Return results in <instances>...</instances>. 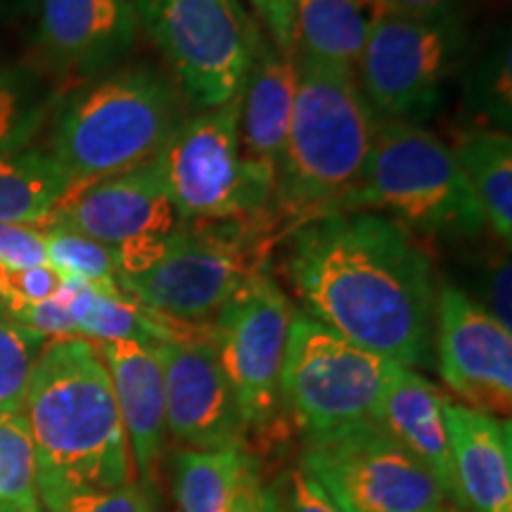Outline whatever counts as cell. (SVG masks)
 <instances>
[{"mask_svg": "<svg viewBox=\"0 0 512 512\" xmlns=\"http://www.w3.org/2000/svg\"><path fill=\"white\" fill-rule=\"evenodd\" d=\"M285 273L304 313L358 347L430 363L434 271L408 228L373 211H337L294 228Z\"/></svg>", "mask_w": 512, "mask_h": 512, "instance_id": "obj_1", "label": "cell"}, {"mask_svg": "<svg viewBox=\"0 0 512 512\" xmlns=\"http://www.w3.org/2000/svg\"><path fill=\"white\" fill-rule=\"evenodd\" d=\"M36 456L41 505L133 482V458L98 344L50 339L31 370L22 408Z\"/></svg>", "mask_w": 512, "mask_h": 512, "instance_id": "obj_2", "label": "cell"}, {"mask_svg": "<svg viewBox=\"0 0 512 512\" xmlns=\"http://www.w3.org/2000/svg\"><path fill=\"white\" fill-rule=\"evenodd\" d=\"M375 126L356 72L297 55V93L273 190L285 221L302 226L335 214L366 171Z\"/></svg>", "mask_w": 512, "mask_h": 512, "instance_id": "obj_3", "label": "cell"}, {"mask_svg": "<svg viewBox=\"0 0 512 512\" xmlns=\"http://www.w3.org/2000/svg\"><path fill=\"white\" fill-rule=\"evenodd\" d=\"M181 121L178 95L162 74L119 69L64 102L48 155L79 188L152 162Z\"/></svg>", "mask_w": 512, "mask_h": 512, "instance_id": "obj_4", "label": "cell"}, {"mask_svg": "<svg viewBox=\"0 0 512 512\" xmlns=\"http://www.w3.org/2000/svg\"><path fill=\"white\" fill-rule=\"evenodd\" d=\"M337 211H373L432 235H477L486 226L475 192L439 136L377 119L366 171Z\"/></svg>", "mask_w": 512, "mask_h": 512, "instance_id": "obj_5", "label": "cell"}, {"mask_svg": "<svg viewBox=\"0 0 512 512\" xmlns=\"http://www.w3.org/2000/svg\"><path fill=\"white\" fill-rule=\"evenodd\" d=\"M117 285L159 316L211 325L238 287L261 271L259 240L178 226L117 247Z\"/></svg>", "mask_w": 512, "mask_h": 512, "instance_id": "obj_6", "label": "cell"}, {"mask_svg": "<svg viewBox=\"0 0 512 512\" xmlns=\"http://www.w3.org/2000/svg\"><path fill=\"white\" fill-rule=\"evenodd\" d=\"M396 366L309 313L294 311L280 368V403L306 434L373 422Z\"/></svg>", "mask_w": 512, "mask_h": 512, "instance_id": "obj_7", "label": "cell"}, {"mask_svg": "<svg viewBox=\"0 0 512 512\" xmlns=\"http://www.w3.org/2000/svg\"><path fill=\"white\" fill-rule=\"evenodd\" d=\"M133 8L192 102L209 110L238 98L266 43L240 0H133Z\"/></svg>", "mask_w": 512, "mask_h": 512, "instance_id": "obj_8", "label": "cell"}, {"mask_svg": "<svg viewBox=\"0 0 512 512\" xmlns=\"http://www.w3.org/2000/svg\"><path fill=\"white\" fill-rule=\"evenodd\" d=\"M302 467L339 512H441L432 472L375 422L306 434Z\"/></svg>", "mask_w": 512, "mask_h": 512, "instance_id": "obj_9", "label": "cell"}, {"mask_svg": "<svg viewBox=\"0 0 512 512\" xmlns=\"http://www.w3.org/2000/svg\"><path fill=\"white\" fill-rule=\"evenodd\" d=\"M242 93L181 121L152 159L183 221H247L273 197L247 176L240 157Z\"/></svg>", "mask_w": 512, "mask_h": 512, "instance_id": "obj_10", "label": "cell"}, {"mask_svg": "<svg viewBox=\"0 0 512 512\" xmlns=\"http://www.w3.org/2000/svg\"><path fill=\"white\" fill-rule=\"evenodd\" d=\"M463 46L465 29L453 10L430 17L380 12L356 67L368 105L389 121L427 119Z\"/></svg>", "mask_w": 512, "mask_h": 512, "instance_id": "obj_11", "label": "cell"}, {"mask_svg": "<svg viewBox=\"0 0 512 512\" xmlns=\"http://www.w3.org/2000/svg\"><path fill=\"white\" fill-rule=\"evenodd\" d=\"M294 309L264 271L238 287L209 325L211 342L247 427L268 430L278 420L280 368Z\"/></svg>", "mask_w": 512, "mask_h": 512, "instance_id": "obj_12", "label": "cell"}, {"mask_svg": "<svg viewBox=\"0 0 512 512\" xmlns=\"http://www.w3.org/2000/svg\"><path fill=\"white\" fill-rule=\"evenodd\" d=\"M164 373L166 432L192 451L242 446L247 425L209 325L155 344Z\"/></svg>", "mask_w": 512, "mask_h": 512, "instance_id": "obj_13", "label": "cell"}, {"mask_svg": "<svg viewBox=\"0 0 512 512\" xmlns=\"http://www.w3.org/2000/svg\"><path fill=\"white\" fill-rule=\"evenodd\" d=\"M439 373L463 406L510 420L512 335L484 304L444 285L434 304Z\"/></svg>", "mask_w": 512, "mask_h": 512, "instance_id": "obj_14", "label": "cell"}, {"mask_svg": "<svg viewBox=\"0 0 512 512\" xmlns=\"http://www.w3.org/2000/svg\"><path fill=\"white\" fill-rule=\"evenodd\" d=\"M178 211L155 162L69 188L43 228H67L107 247L162 238L178 228Z\"/></svg>", "mask_w": 512, "mask_h": 512, "instance_id": "obj_15", "label": "cell"}, {"mask_svg": "<svg viewBox=\"0 0 512 512\" xmlns=\"http://www.w3.org/2000/svg\"><path fill=\"white\" fill-rule=\"evenodd\" d=\"M133 0H41L38 43L64 74L91 76L117 64L136 41Z\"/></svg>", "mask_w": 512, "mask_h": 512, "instance_id": "obj_16", "label": "cell"}, {"mask_svg": "<svg viewBox=\"0 0 512 512\" xmlns=\"http://www.w3.org/2000/svg\"><path fill=\"white\" fill-rule=\"evenodd\" d=\"M297 93V60L264 43L256 53L240 102V157L247 176L273 197Z\"/></svg>", "mask_w": 512, "mask_h": 512, "instance_id": "obj_17", "label": "cell"}, {"mask_svg": "<svg viewBox=\"0 0 512 512\" xmlns=\"http://www.w3.org/2000/svg\"><path fill=\"white\" fill-rule=\"evenodd\" d=\"M456 501L472 512H512L510 420L448 403Z\"/></svg>", "mask_w": 512, "mask_h": 512, "instance_id": "obj_18", "label": "cell"}, {"mask_svg": "<svg viewBox=\"0 0 512 512\" xmlns=\"http://www.w3.org/2000/svg\"><path fill=\"white\" fill-rule=\"evenodd\" d=\"M117 396L121 422L140 475L152 479L166 441L164 373L155 344L138 339L98 344Z\"/></svg>", "mask_w": 512, "mask_h": 512, "instance_id": "obj_19", "label": "cell"}, {"mask_svg": "<svg viewBox=\"0 0 512 512\" xmlns=\"http://www.w3.org/2000/svg\"><path fill=\"white\" fill-rule=\"evenodd\" d=\"M448 401L444 392L413 368L396 366L384 387L373 422L382 432L413 453L446 496L456 501L451 441H448Z\"/></svg>", "mask_w": 512, "mask_h": 512, "instance_id": "obj_20", "label": "cell"}, {"mask_svg": "<svg viewBox=\"0 0 512 512\" xmlns=\"http://www.w3.org/2000/svg\"><path fill=\"white\" fill-rule=\"evenodd\" d=\"M380 12L377 0H294L297 55L356 72Z\"/></svg>", "mask_w": 512, "mask_h": 512, "instance_id": "obj_21", "label": "cell"}, {"mask_svg": "<svg viewBox=\"0 0 512 512\" xmlns=\"http://www.w3.org/2000/svg\"><path fill=\"white\" fill-rule=\"evenodd\" d=\"M475 192L486 226L510 247L512 238V138L508 131H467L451 147Z\"/></svg>", "mask_w": 512, "mask_h": 512, "instance_id": "obj_22", "label": "cell"}, {"mask_svg": "<svg viewBox=\"0 0 512 512\" xmlns=\"http://www.w3.org/2000/svg\"><path fill=\"white\" fill-rule=\"evenodd\" d=\"M67 176L43 150H19L0 155V223L38 226L67 195Z\"/></svg>", "mask_w": 512, "mask_h": 512, "instance_id": "obj_23", "label": "cell"}, {"mask_svg": "<svg viewBox=\"0 0 512 512\" xmlns=\"http://www.w3.org/2000/svg\"><path fill=\"white\" fill-rule=\"evenodd\" d=\"M249 460L242 446L178 453L176 496L183 512H230Z\"/></svg>", "mask_w": 512, "mask_h": 512, "instance_id": "obj_24", "label": "cell"}, {"mask_svg": "<svg viewBox=\"0 0 512 512\" xmlns=\"http://www.w3.org/2000/svg\"><path fill=\"white\" fill-rule=\"evenodd\" d=\"M0 512H41L34 444L22 413L0 415Z\"/></svg>", "mask_w": 512, "mask_h": 512, "instance_id": "obj_25", "label": "cell"}, {"mask_svg": "<svg viewBox=\"0 0 512 512\" xmlns=\"http://www.w3.org/2000/svg\"><path fill=\"white\" fill-rule=\"evenodd\" d=\"M46 339L12 316L0 299V415L22 413L29 377Z\"/></svg>", "mask_w": 512, "mask_h": 512, "instance_id": "obj_26", "label": "cell"}, {"mask_svg": "<svg viewBox=\"0 0 512 512\" xmlns=\"http://www.w3.org/2000/svg\"><path fill=\"white\" fill-rule=\"evenodd\" d=\"M43 230H46L48 264L64 280H81V283L98 287H119L114 247L102 245V242H95L67 228Z\"/></svg>", "mask_w": 512, "mask_h": 512, "instance_id": "obj_27", "label": "cell"}, {"mask_svg": "<svg viewBox=\"0 0 512 512\" xmlns=\"http://www.w3.org/2000/svg\"><path fill=\"white\" fill-rule=\"evenodd\" d=\"M48 114V100L22 74L0 69V155L24 150Z\"/></svg>", "mask_w": 512, "mask_h": 512, "instance_id": "obj_28", "label": "cell"}, {"mask_svg": "<svg viewBox=\"0 0 512 512\" xmlns=\"http://www.w3.org/2000/svg\"><path fill=\"white\" fill-rule=\"evenodd\" d=\"M266 512H339L335 501L302 465L290 467L264 489Z\"/></svg>", "mask_w": 512, "mask_h": 512, "instance_id": "obj_29", "label": "cell"}, {"mask_svg": "<svg viewBox=\"0 0 512 512\" xmlns=\"http://www.w3.org/2000/svg\"><path fill=\"white\" fill-rule=\"evenodd\" d=\"M62 285L64 278L50 264L3 271L0 273V299L8 309H19V306L48 302L60 292Z\"/></svg>", "mask_w": 512, "mask_h": 512, "instance_id": "obj_30", "label": "cell"}, {"mask_svg": "<svg viewBox=\"0 0 512 512\" xmlns=\"http://www.w3.org/2000/svg\"><path fill=\"white\" fill-rule=\"evenodd\" d=\"M48 264L46 230L24 223H0V273Z\"/></svg>", "mask_w": 512, "mask_h": 512, "instance_id": "obj_31", "label": "cell"}, {"mask_svg": "<svg viewBox=\"0 0 512 512\" xmlns=\"http://www.w3.org/2000/svg\"><path fill=\"white\" fill-rule=\"evenodd\" d=\"M57 512H150L147 491L136 482H128L117 489L91 491L69 498Z\"/></svg>", "mask_w": 512, "mask_h": 512, "instance_id": "obj_32", "label": "cell"}, {"mask_svg": "<svg viewBox=\"0 0 512 512\" xmlns=\"http://www.w3.org/2000/svg\"><path fill=\"white\" fill-rule=\"evenodd\" d=\"M256 15L266 24L273 46L285 55L297 57V31H294V0H249Z\"/></svg>", "mask_w": 512, "mask_h": 512, "instance_id": "obj_33", "label": "cell"}, {"mask_svg": "<svg viewBox=\"0 0 512 512\" xmlns=\"http://www.w3.org/2000/svg\"><path fill=\"white\" fill-rule=\"evenodd\" d=\"M486 311L496 320H501L505 328H510V259L503 256L494 271L489 275V292H486Z\"/></svg>", "mask_w": 512, "mask_h": 512, "instance_id": "obj_34", "label": "cell"}, {"mask_svg": "<svg viewBox=\"0 0 512 512\" xmlns=\"http://www.w3.org/2000/svg\"><path fill=\"white\" fill-rule=\"evenodd\" d=\"M230 512H266L264 489L259 486L254 460H249L245 472H242L238 491H235L233 503H230Z\"/></svg>", "mask_w": 512, "mask_h": 512, "instance_id": "obj_35", "label": "cell"}, {"mask_svg": "<svg viewBox=\"0 0 512 512\" xmlns=\"http://www.w3.org/2000/svg\"><path fill=\"white\" fill-rule=\"evenodd\" d=\"M382 12L408 17H430L439 12L453 10V0H377Z\"/></svg>", "mask_w": 512, "mask_h": 512, "instance_id": "obj_36", "label": "cell"}]
</instances>
